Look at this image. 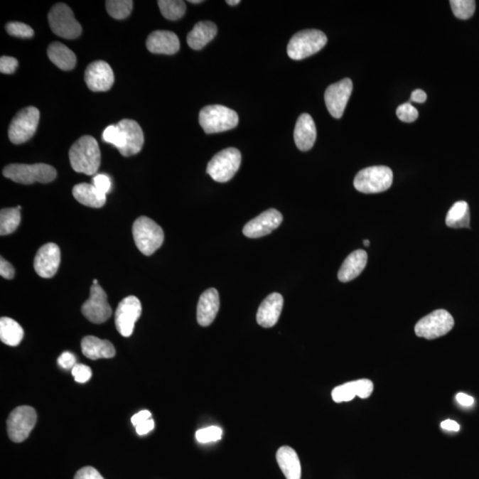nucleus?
I'll return each mask as SVG.
<instances>
[{"mask_svg":"<svg viewBox=\"0 0 479 479\" xmlns=\"http://www.w3.org/2000/svg\"><path fill=\"white\" fill-rule=\"evenodd\" d=\"M71 167L78 173L95 175L101 166V150L92 136H83L71 146L69 153Z\"/></svg>","mask_w":479,"mask_h":479,"instance_id":"f257e3e1","label":"nucleus"},{"mask_svg":"<svg viewBox=\"0 0 479 479\" xmlns=\"http://www.w3.org/2000/svg\"><path fill=\"white\" fill-rule=\"evenodd\" d=\"M3 175L19 184L31 185L36 182L46 184L55 180L57 171L45 163H14L4 168Z\"/></svg>","mask_w":479,"mask_h":479,"instance_id":"f03ea898","label":"nucleus"},{"mask_svg":"<svg viewBox=\"0 0 479 479\" xmlns=\"http://www.w3.org/2000/svg\"><path fill=\"white\" fill-rule=\"evenodd\" d=\"M199 123L207 134H219L237 127L239 117L235 110L222 105H210L199 114Z\"/></svg>","mask_w":479,"mask_h":479,"instance_id":"7ed1b4c3","label":"nucleus"},{"mask_svg":"<svg viewBox=\"0 0 479 479\" xmlns=\"http://www.w3.org/2000/svg\"><path fill=\"white\" fill-rule=\"evenodd\" d=\"M132 235L139 252L146 256L155 253L162 246L164 239L162 227L148 217H141L135 220Z\"/></svg>","mask_w":479,"mask_h":479,"instance_id":"20e7f679","label":"nucleus"},{"mask_svg":"<svg viewBox=\"0 0 479 479\" xmlns=\"http://www.w3.org/2000/svg\"><path fill=\"white\" fill-rule=\"evenodd\" d=\"M327 36L318 30L298 32L289 42L287 52L289 58L300 60L316 55L326 45Z\"/></svg>","mask_w":479,"mask_h":479,"instance_id":"39448f33","label":"nucleus"},{"mask_svg":"<svg viewBox=\"0 0 479 479\" xmlns=\"http://www.w3.org/2000/svg\"><path fill=\"white\" fill-rule=\"evenodd\" d=\"M392 171L386 166L365 168L356 175L353 185L359 192L364 194H377L392 187Z\"/></svg>","mask_w":479,"mask_h":479,"instance_id":"423d86ee","label":"nucleus"},{"mask_svg":"<svg viewBox=\"0 0 479 479\" xmlns=\"http://www.w3.org/2000/svg\"><path fill=\"white\" fill-rule=\"evenodd\" d=\"M242 155L237 149L228 148L212 157L207 166V173L214 181L225 183L234 178L241 166Z\"/></svg>","mask_w":479,"mask_h":479,"instance_id":"0eeeda50","label":"nucleus"},{"mask_svg":"<svg viewBox=\"0 0 479 479\" xmlns=\"http://www.w3.org/2000/svg\"><path fill=\"white\" fill-rule=\"evenodd\" d=\"M48 21L53 33L60 38L75 39L82 33L80 23L66 4L58 3L53 6L48 14Z\"/></svg>","mask_w":479,"mask_h":479,"instance_id":"6e6552de","label":"nucleus"},{"mask_svg":"<svg viewBox=\"0 0 479 479\" xmlns=\"http://www.w3.org/2000/svg\"><path fill=\"white\" fill-rule=\"evenodd\" d=\"M455 326V320L448 311L436 310L421 319L414 327L417 337L432 340L443 337Z\"/></svg>","mask_w":479,"mask_h":479,"instance_id":"1a4fd4ad","label":"nucleus"},{"mask_svg":"<svg viewBox=\"0 0 479 479\" xmlns=\"http://www.w3.org/2000/svg\"><path fill=\"white\" fill-rule=\"evenodd\" d=\"M41 113L35 107H28L16 114L11 122L9 136L16 145L23 144L33 137L37 131Z\"/></svg>","mask_w":479,"mask_h":479,"instance_id":"9d476101","label":"nucleus"},{"mask_svg":"<svg viewBox=\"0 0 479 479\" xmlns=\"http://www.w3.org/2000/svg\"><path fill=\"white\" fill-rule=\"evenodd\" d=\"M37 413L31 407L21 406L13 410L6 421L11 441L21 443L27 439L37 423Z\"/></svg>","mask_w":479,"mask_h":479,"instance_id":"9b49d317","label":"nucleus"},{"mask_svg":"<svg viewBox=\"0 0 479 479\" xmlns=\"http://www.w3.org/2000/svg\"><path fill=\"white\" fill-rule=\"evenodd\" d=\"M81 311L84 316L95 324H102L109 319L112 309L108 302V296L101 286H92L90 298L82 306Z\"/></svg>","mask_w":479,"mask_h":479,"instance_id":"f8f14e48","label":"nucleus"},{"mask_svg":"<svg viewBox=\"0 0 479 479\" xmlns=\"http://www.w3.org/2000/svg\"><path fill=\"white\" fill-rule=\"evenodd\" d=\"M141 301L134 296H129L119 303L116 311L115 323L117 331L123 337L129 338L134 333L136 321L141 316Z\"/></svg>","mask_w":479,"mask_h":479,"instance_id":"ddd939ff","label":"nucleus"},{"mask_svg":"<svg viewBox=\"0 0 479 479\" xmlns=\"http://www.w3.org/2000/svg\"><path fill=\"white\" fill-rule=\"evenodd\" d=\"M353 85L350 78H345L330 85L325 92V103L330 115L341 119L352 92Z\"/></svg>","mask_w":479,"mask_h":479,"instance_id":"4468645a","label":"nucleus"},{"mask_svg":"<svg viewBox=\"0 0 479 479\" xmlns=\"http://www.w3.org/2000/svg\"><path fill=\"white\" fill-rule=\"evenodd\" d=\"M282 220L284 217L277 210H267L245 225L243 227V235L249 238L266 237L280 227Z\"/></svg>","mask_w":479,"mask_h":479,"instance_id":"2eb2a0df","label":"nucleus"},{"mask_svg":"<svg viewBox=\"0 0 479 479\" xmlns=\"http://www.w3.org/2000/svg\"><path fill=\"white\" fill-rule=\"evenodd\" d=\"M85 81L92 92H107L112 87L115 77L108 63L96 60L85 70Z\"/></svg>","mask_w":479,"mask_h":479,"instance_id":"dca6fc26","label":"nucleus"},{"mask_svg":"<svg viewBox=\"0 0 479 479\" xmlns=\"http://www.w3.org/2000/svg\"><path fill=\"white\" fill-rule=\"evenodd\" d=\"M60 264V250L55 243H48L38 249L34 259L36 273L42 278L55 276Z\"/></svg>","mask_w":479,"mask_h":479,"instance_id":"f3484780","label":"nucleus"},{"mask_svg":"<svg viewBox=\"0 0 479 479\" xmlns=\"http://www.w3.org/2000/svg\"><path fill=\"white\" fill-rule=\"evenodd\" d=\"M123 132L124 146L119 151L122 156H134L141 151L144 144V134L137 122L131 119H124L117 124Z\"/></svg>","mask_w":479,"mask_h":479,"instance_id":"a211bd4d","label":"nucleus"},{"mask_svg":"<svg viewBox=\"0 0 479 479\" xmlns=\"http://www.w3.org/2000/svg\"><path fill=\"white\" fill-rule=\"evenodd\" d=\"M180 48V39L176 34L171 31H154L146 39V48L153 53L167 55H175L178 52Z\"/></svg>","mask_w":479,"mask_h":479,"instance_id":"6ab92c4d","label":"nucleus"},{"mask_svg":"<svg viewBox=\"0 0 479 479\" xmlns=\"http://www.w3.org/2000/svg\"><path fill=\"white\" fill-rule=\"evenodd\" d=\"M284 298L279 293H273L261 303L257 313V323L263 328H271L280 319Z\"/></svg>","mask_w":479,"mask_h":479,"instance_id":"aec40b11","label":"nucleus"},{"mask_svg":"<svg viewBox=\"0 0 479 479\" xmlns=\"http://www.w3.org/2000/svg\"><path fill=\"white\" fill-rule=\"evenodd\" d=\"M220 295L216 289L210 288L200 296L198 306V321L203 327H208L215 320L220 310Z\"/></svg>","mask_w":479,"mask_h":479,"instance_id":"412c9836","label":"nucleus"},{"mask_svg":"<svg viewBox=\"0 0 479 479\" xmlns=\"http://www.w3.org/2000/svg\"><path fill=\"white\" fill-rule=\"evenodd\" d=\"M317 131L316 123L309 114H302L296 121L294 139L296 146L301 151H308L316 143Z\"/></svg>","mask_w":479,"mask_h":479,"instance_id":"4be33fe9","label":"nucleus"},{"mask_svg":"<svg viewBox=\"0 0 479 479\" xmlns=\"http://www.w3.org/2000/svg\"><path fill=\"white\" fill-rule=\"evenodd\" d=\"M81 348L83 355L92 360L110 359L116 355V349L112 343L92 335L82 339Z\"/></svg>","mask_w":479,"mask_h":479,"instance_id":"5701e85b","label":"nucleus"},{"mask_svg":"<svg viewBox=\"0 0 479 479\" xmlns=\"http://www.w3.org/2000/svg\"><path fill=\"white\" fill-rule=\"evenodd\" d=\"M367 254L363 249L355 250L346 257L338 271V280L349 282L355 280L362 273L367 266Z\"/></svg>","mask_w":479,"mask_h":479,"instance_id":"b1692460","label":"nucleus"},{"mask_svg":"<svg viewBox=\"0 0 479 479\" xmlns=\"http://www.w3.org/2000/svg\"><path fill=\"white\" fill-rule=\"evenodd\" d=\"M217 33V28L212 21H200L189 32L187 42L192 49L201 50L216 37Z\"/></svg>","mask_w":479,"mask_h":479,"instance_id":"393cba45","label":"nucleus"},{"mask_svg":"<svg viewBox=\"0 0 479 479\" xmlns=\"http://www.w3.org/2000/svg\"><path fill=\"white\" fill-rule=\"evenodd\" d=\"M276 460L286 478H301V464L298 453L291 446H281L277 451Z\"/></svg>","mask_w":479,"mask_h":479,"instance_id":"a878e982","label":"nucleus"},{"mask_svg":"<svg viewBox=\"0 0 479 479\" xmlns=\"http://www.w3.org/2000/svg\"><path fill=\"white\" fill-rule=\"evenodd\" d=\"M73 196L82 205L91 208H102L105 205L107 195H102L92 184L81 183L73 188Z\"/></svg>","mask_w":479,"mask_h":479,"instance_id":"bb28decb","label":"nucleus"},{"mask_svg":"<svg viewBox=\"0 0 479 479\" xmlns=\"http://www.w3.org/2000/svg\"><path fill=\"white\" fill-rule=\"evenodd\" d=\"M48 55L50 60L62 70H71L76 66V55L62 43H52L48 49Z\"/></svg>","mask_w":479,"mask_h":479,"instance_id":"cd10ccee","label":"nucleus"},{"mask_svg":"<svg viewBox=\"0 0 479 479\" xmlns=\"http://www.w3.org/2000/svg\"><path fill=\"white\" fill-rule=\"evenodd\" d=\"M23 328L16 321L9 317H2L0 320V339L9 346H17L23 340Z\"/></svg>","mask_w":479,"mask_h":479,"instance_id":"c85d7f7f","label":"nucleus"},{"mask_svg":"<svg viewBox=\"0 0 479 479\" xmlns=\"http://www.w3.org/2000/svg\"><path fill=\"white\" fill-rule=\"evenodd\" d=\"M470 220L469 205L466 202L459 201L449 210L446 224L451 228H470Z\"/></svg>","mask_w":479,"mask_h":479,"instance_id":"c756f323","label":"nucleus"},{"mask_svg":"<svg viewBox=\"0 0 479 479\" xmlns=\"http://www.w3.org/2000/svg\"><path fill=\"white\" fill-rule=\"evenodd\" d=\"M21 222L20 209H3L0 212V235H7L14 233Z\"/></svg>","mask_w":479,"mask_h":479,"instance_id":"7c9ffc66","label":"nucleus"},{"mask_svg":"<svg viewBox=\"0 0 479 479\" xmlns=\"http://www.w3.org/2000/svg\"><path fill=\"white\" fill-rule=\"evenodd\" d=\"M157 4L161 13L168 20L181 19L185 13V4L181 0H159Z\"/></svg>","mask_w":479,"mask_h":479,"instance_id":"2f4dec72","label":"nucleus"},{"mask_svg":"<svg viewBox=\"0 0 479 479\" xmlns=\"http://www.w3.org/2000/svg\"><path fill=\"white\" fill-rule=\"evenodd\" d=\"M134 6L131 0H108L106 1V9L110 16L114 19L123 20L130 16Z\"/></svg>","mask_w":479,"mask_h":479,"instance_id":"473e14b6","label":"nucleus"},{"mask_svg":"<svg viewBox=\"0 0 479 479\" xmlns=\"http://www.w3.org/2000/svg\"><path fill=\"white\" fill-rule=\"evenodd\" d=\"M453 14L459 19H470L476 10V2L473 0H451L450 1Z\"/></svg>","mask_w":479,"mask_h":479,"instance_id":"72a5a7b5","label":"nucleus"},{"mask_svg":"<svg viewBox=\"0 0 479 479\" xmlns=\"http://www.w3.org/2000/svg\"><path fill=\"white\" fill-rule=\"evenodd\" d=\"M102 139L105 142L115 146L119 151H121L124 146L123 132L121 131L117 124L109 125V127H107L104 131H103Z\"/></svg>","mask_w":479,"mask_h":479,"instance_id":"f704fd0d","label":"nucleus"},{"mask_svg":"<svg viewBox=\"0 0 479 479\" xmlns=\"http://www.w3.org/2000/svg\"><path fill=\"white\" fill-rule=\"evenodd\" d=\"M355 397L356 394L352 382L338 386L332 391V399L337 403L351 402Z\"/></svg>","mask_w":479,"mask_h":479,"instance_id":"c9c22d12","label":"nucleus"},{"mask_svg":"<svg viewBox=\"0 0 479 479\" xmlns=\"http://www.w3.org/2000/svg\"><path fill=\"white\" fill-rule=\"evenodd\" d=\"M222 434L223 431L220 427L210 426L196 431L195 438L199 443L206 444V443L220 441Z\"/></svg>","mask_w":479,"mask_h":479,"instance_id":"e433bc0d","label":"nucleus"},{"mask_svg":"<svg viewBox=\"0 0 479 479\" xmlns=\"http://www.w3.org/2000/svg\"><path fill=\"white\" fill-rule=\"evenodd\" d=\"M6 30L7 33L13 37L21 38H31L34 36V31L28 25L19 23V21H12L6 24Z\"/></svg>","mask_w":479,"mask_h":479,"instance_id":"4c0bfd02","label":"nucleus"},{"mask_svg":"<svg viewBox=\"0 0 479 479\" xmlns=\"http://www.w3.org/2000/svg\"><path fill=\"white\" fill-rule=\"evenodd\" d=\"M396 114L399 119L405 122V123H413L419 116L418 110L411 103H404V104L399 106Z\"/></svg>","mask_w":479,"mask_h":479,"instance_id":"58836bf2","label":"nucleus"},{"mask_svg":"<svg viewBox=\"0 0 479 479\" xmlns=\"http://www.w3.org/2000/svg\"><path fill=\"white\" fill-rule=\"evenodd\" d=\"M353 389H355L356 396L360 399H367L374 391V384L368 379H360V380L352 382Z\"/></svg>","mask_w":479,"mask_h":479,"instance_id":"ea45409f","label":"nucleus"},{"mask_svg":"<svg viewBox=\"0 0 479 479\" xmlns=\"http://www.w3.org/2000/svg\"><path fill=\"white\" fill-rule=\"evenodd\" d=\"M92 185L102 195H107L112 189V180L107 174H97L92 178Z\"/></svg>","mask_w":479,"mask_h":479,"instance_id":"a19ab883","label":"nucleus"},{"mask_svg":"<svg viewBox=\"0 0 479 479\" xmlns=\"http://www.w3.org/2000/svg\"><path fill=\"white\" fill-rule=\"evenodd\" d=\"M72 375L76 382L85 384V382L90 380L92 370L90 367L85 366V365L76 364V366L72 368Z\"/></svg>","mask_w":479,"mask_h":479,"instance_id":"79ce46f5","label":"nucleus"},{"mask_svg":"<svg viewBox=\"0 0 479 479\" xmlns=\"http://www.w3.org/2000/svg\"><path fill=\"white\" fill-rule=\"evenodd\" d=\"M18 67V60L14 57L2 56L0 59V71L3 74H13Z\"/></svg>","mask_w":479,"mask_h":479,"instance_id":"37998d69","label":"nucleus"},{"mask_svg":"<svg viewBox=\"0 0 479 479\" xmlns=\"http://www.w3.org/2000/svg\"><path fill=\"white\" fill-rule=\"evenodd\" d=\"M74 479H104L95 468L87 466L77 471Z\"/></svg>","mask_w":479,"mask_h":479,"instance_id":"c03bdc74","label":"nucleus"},{"mask_svg":"<svg viewBox=\"0 0 479 479\" xmlns=\"http://www.w3.org/2000/svg\"><path fill=\"white\" fill-rule=\"evenodd\" d=\"M58 364L59 366L64 368V370L73 368L77 364L76 357L74 356L73 353L70 352H63V355L59 357Z\"/></svg>","mask_w":479,"mask_h":479,"instance_id":"a18cd8bd","label":"nucleus"},{"mask_svg":"<svg viewBox=\"0 0 479 479\" xmlns=\"http://www.w3.org/2000/svg\"><path fill=\"white\" fill-rule=\"evenodd\" d=\"M14 274H16V271H14L12 264L1 257V260H0V275L7 280H11L14 277Z\"/></svg>","mask_w":479,"mask_h":479,"instance_id":"49530a36","label":"nucleus"},{"mask_svg":"<svg viewBox=\"0 0 479 479\" xmlns=\"http://www.w3.org/2000/svg\"><path fill=\"white\" fill-rule=\"evenodd\" d=\"M135 428L136 431H137L139 435H146L148 434L149 431L154 430V428H155V421L150 418V419L144 421V423L139 424L138 426H136Z\"/></svg>","mask_w":479,"mask_h":479,"instance_id":"de8ad7c7","label":"nucleus"},{"mask_svg":"<svg viewBox=\"0 0 479 479\" xmlns=\"http://www.w3.org/2000/svg\"><path fill=\"white\" fill-rule=\"evenodd\" d=\"M150 418H151V413H150L149 410H142L141 412L134 414V416L131 417V424L136 427L138 426L139 424L148 421Z\"/></svg>","mask_w":479,"mask_h":479,"instance_id":"09e8293b","label":"nucleus"},{"mask_svg":"<svg viewBox=\"0 0 479 479\" xmlns=\"http://www.w3.org/2000/svg\"><path fill=\"white\" fill-rule=\"evenodd\" d=\"M456 400L463 407H470L473 406L475 400L473 397L465 394V393H458L456 395Z\"/></svg>","mask_w":479,"mask_h":479,"instance_id":"8fccbe9b","label":"nucleus"},{"mask_svg":"<svg viewBox=\"0 0 479 479\" xmlns=\"http://www.w3.org/2000/svg\"><path fill=\"white\" fill-rule=\"evenodd\" d=\"M426 99H427L426 92H424L423 90H420V89L414 90L412 92V95H411V102H413L424 103L426 102Z\"/></svg>","mask_w":479,"mask_h":479,"instance_id":"3c124183","label":"nucleus"},{"mask_svg":"<svg viewBox=\"0 0 479 479\" xmlns=\"http://www.w3.org/2000/svg\"><path fill=\"white\" fill-rule=\"evenodd\" d=\"M441 428L444 429V430L446 431H460V425L457 424L456 421L453 420H446L444 421H442Z\"/></svg>","mask_w":479,"mask_h":479,"instance_id":"603ef678","label":"nucleus"},{"mask_svg":"<svg viewBox=\"0 0 479 479\" xmlns=\"http://www.w3.org/2000/svg\"><path fill=\"white\" fill-rule=\"evenodd\" d=\"M227 4L230 6H237L238 4L241 3L239 0H227Z\"/></svg>","mask_w":479,"mask_h":479,"instance_id":"864d4df0","label":"nucleus"},{"mask_svg":"<svg viewBox=\"0 0 479 479\" xmlns=\"http://www.w3.org/2000/svg\"><path fill=\"white\" fill-rule=\"evenodd\" d=\"M202 2H203L202 0H190V1H189V3L192 4H199Z\"/></svg>","mask_w":479,"mask_h":479,"instance_id":"5fc2aeb1","label":"nucleus"},{"mask_svg":"<svg viewBox=\"0 0 479 479\" xmlns=\"http://www.w3.org/2000/svg\"><path fill=\"white\" fill-rule=\"evenodd\" d=\"M363 243H364V245H365V246H367V247L370 246V242L368 241V239H365V241L363 242Z\"/></svg>","mask_w":479,"mask_h":479,"instance_id":"6e6d98bb","label":"nucleus"},{"mask_svg":"<svg viewBox=\"0 0 479 479\" xmlns=\"http://www.w3.org/2000/svg\"><path fill=\"white\" fill-rule=\"evenodd\" d=\"M94 284H95V285H97V284H98V281H97V280H95V281H94Z\"/></svg>","mask_w":479,"mask_h":479,"instance_id":"4d7b16f0","label":"nucleus"}]
</instances>
